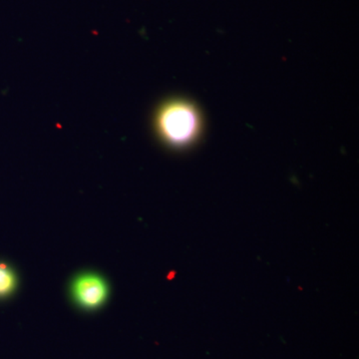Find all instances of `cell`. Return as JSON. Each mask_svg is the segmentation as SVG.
I'll use <instances>...</instances> for the list:
<instances>
[{"label": "cell", "instance_id": "3", "mask_svg": "<svg viewBox=\"0 0 359 359\" xmlns=\"http://www.w3.org/2000/svg\"><path fill=\"white\" fill-rule=\"evenodd\" d=\"M15 275L6 264H0V297H6L15 289Z\"/></svg>", "mask_w": 359, "mask_h": 359}, {"label": "cell", "instance_id": "1", "mask_svg": "<svg viewBox=\"0 0 359 359\" xmlns=\"http://www.w3.org/2000/svg\"><path fill=\"white\" fill-rule=\"evenodd\" d=\"M158 131L165 142L175 147L193 143L201 130L199 112L184 101H173L163 106L157 116Z\"/></svg>", "mask_w": 359, "mask_h": 359}, {"label": "cell", "instance_id": "2", "mask_svg": "<svg viewBox=\"0 0 359 359\" xmlns=\"http://www.w3.org/2000/svg\"><path fill=\"white\" fill-rule=\"evenodd\" d=\"M75 302L84 309L98 308L105 302L108 287L105 280L94 273H84L76 278L72 285Z\"/></svg>", "mask_w": 359, "mask_h": 359}]
</instances>
